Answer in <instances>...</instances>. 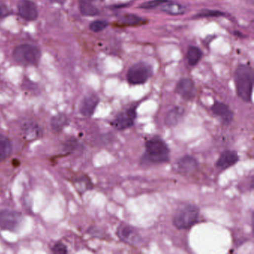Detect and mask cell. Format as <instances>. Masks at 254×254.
Masks as SVG:
<instances>
[{
    "mask_svg": "<svg viewBox=\"0 0 254 254\" xmlns=\"http://www.w3.org/2000/svg\"><path fill=\"white\" fill-rule=\"evenodd\" d=\"M99 103V98L97 95H87L81 101L79 108L80 113L85 117H90L95 113Z\"/></svg>",
    "mask_w": 254,
    "mask_h": 254,
    "instance_id": "4fadbf2b",
    "label": "cell"
},
{
    "mask_svg": "<svg viewBox=\"0 0 254 254\" xmlns=\"http://www.w3.org/2000/svg\"><path fill=\"white\" fill-rule=\"evenodd\" d=\"M151 75L152 70L150 66L145 63H139L128 70L127 80L132 85H139L146 82Z\"/></svg>",
    "mask_w": 254,
    "mask_h": 254,
    "instance_id": "5b68a950",
    "label": "cell"
},
{
    "mask_svg": "<svg viewBox=\"0 0 254 254\" xmlns=\"http://www.w3.org/2000/svg\"><path fill=\"white\" fill-rule=\"evenodd\" d=\"M65 149L70 150V151H75V149H78V147H79V143H78L77 140H68L66 143Z\"/></svg>",
    "mask_w": 254,
    "mask_h": 254,
    "instance_id": "83f0119b",
    "label": "cell"
},
{
    "mask_svg": "<svg viewBox=\"0 0 254 254\" xmlns=\"http://www.w3.org/2000/svg\"><path fill=\"white\" fill-rule=\"evenodd\" d=\"M184 108L183 107L175 106L172 108L164 118V124L167 127H174L179 124L185 115Z\"/></svg>",
    "mask_w": 254,
    "mask_h": 254,
    "instance_id": "9a60e30c",
    "label": "cell"
},
{
    "mask_svg": "<svg viewBox=\"0 0 254 254\" xmlns=\"http://www.w3.org/2000/svg\"><path fill=\"white\" fill-rule=\"evenodd\" d=\"M52 253L56 254H66L68 253L67 246L62 242H58L52 248Z\"/></svg>",
    "mask_w": 254,
    "mask_h": 254,
    "instance_id": "4316f807",
    "label": "cell"
},
{
    "mask_svg": "<svg viewBox=\"0 0 254 254\" xmlns=\"http://www.w3.org/2000/svg\"><path fill=\"white\" fill-rule=\"evenodd\" d=\"M18 13L20 17L28 21H34L38 17L37 6L31 0H21L19 2Z\"/></svg>",
    "mask_w": 254,
    "mask_h": 254,
    "instance_id": "30bf717a",
    "label": "cell"
},
{
    "mask_svg": "<svg viewBox=\"0 0 254 254\" xmlns=\"http://www.w3.org/2000/svg\"><path fill=\"white\" fill-rule=\"evenodd\" d=\"M91 1H103V0H91Z\"/></svg>",
    "mask_w": 254,
    "mask_h": 254,
    "instance_id": "4dcf8cb0",
    "label": "cell"
},
{
    "mask_svg": "<svg viewBox=\"0 0 254 254\" xmlns=\"http://www.w3.org/2000/svg\"><path fill=\"white\" fill-rule=\"evenodd\" d=\"M170 159V149L161 137H151L145 143V152L140 158L143 165L161 164Z\"/></svg>",
    "mask_w": 254,
    "mask_h": 254,
    "instance_id": "6da1fadb",
    "label": "cell"
},
{
    "mask_svg": "<svg viewBox=\"0 0 254 254\" xmlns=\"http://www.w3.org/2000/svg\"><path fill=\"white\" fill-rule=\"evenodd\" d=\"M235 83L238 96L244 102L252 101L254 73L251 67L241 65L235 73Z\"/></svg>",
    "mask_w": 254,
    "mask_h": 254,
    "instance_id": "7a4b0ae2",
    "label": "cell"
},
{
    "mask_svg": "<svg viewBox=\"0 0 254 254\" xmlns=\"http://www.w3.org/2000/svg\"><path fill=\"white\" fill-rule=\"evenodd\" d=\"M166 0H151L140 5V8L145 10H152L161 6Z\"/></svg>",
    "mask_w": 254,
    "mask_h": 254,
    "instance_id": "d4e9b609",
    "label": "cell"
},
{
    "mask_svg": "<svg viewBox=\"0 0 254 254\" xmlns=\"http://www.w3.org/2000/svg\"><path fill=\"white\" fill-rule=\"evenodd\" d=\"M23 216L15 210H4L0 211V228L3 230L15 232L23 223Z\"/></svg>",
    "mask_w": 254,
    "mask_h": 254,
    "instance_id": "8992f818",
    "label": "cell"
},
{
    "mask_svg": "<svg viewBox=\"0 0 254 254\" xmlns=\"http://www.w3.org/2000/svg\"><path fill=\"white\" fill-rule=\"evenodd\" d=\"M143 21V18L138 16L134 15V14H126L120 19L122 24L128 25V26H136V25L141 24Z\"/></svg>",
    "mask_w": 254,
    "mask_h": 254,
    "instance_id": "7402d4cb",
    "label": "cell"
},
{
    "mask_svg": "<svg viewBox=\"0 0 254 254\" xmlns=\"http://www.w3.org/2000/svg\"><path fill=\"white\" fill-rule=\"evenodd\" d=\"M199 213L198 207L194 204H187L176 212L172 222L178 230H187L198 222Z\"/></svg>",
    "mask_w": 254,
    "mask_h": 254,
    "instance_id": "3957f363",
    "label": "cell"
},
{
    "mask_svg": "<svg viewBox=\"0 0 254 254\" xmlns=\"http://www.w3.org/2000/svg\"><path fill=\"white\" fill-rule=\"evenodd\" d=\"M12 150V143L10 139L0 134V162L8 159L11 156Z\"/></svg>",
    "mask_w": 254,
    "mask_h": 254,
    "instance_id": "e0dca14e",
    "label": "cell"
},
{
    "mask_svg": "<svg viewBox=\"0 0 254 254\" xmlns=\"http://www.w3.org/2000/svg\"><path fill=\"white\" fill-rule=\"evenodd\" d=\"M137 116V107H131L117 114L110 125L118 131L128 129L134 126Z\"/></svg>",
    "mask_w": 254,
    "mask_h": 254,
    "instance_id": "52a82bcc",
    "label": "cell"
},
{
    "mask_svg": "<svg viewBox=\"0 0 254 254\" xmlns=\"http://www.w3.org/2000/svg\"><path fill=\"white\" fill-rule=\"evenodd\" d=\"M175 92L185 100H191L195 97L196 93L195 83L189 78L180 80L177 84Z\"/></svg>",
    "mask_w": 254,
    "mask_h": 254,
    "instance_id": "9c48e42d",
    "label": "cell"
},
{
    "mask_svg": "<svg viewBox=\"0 0 254 254\" xmlns=\"http://www.w3.org/2000/svg\"><path fill=\"white\" fill-rule=\"evenodd\" d=\"M52 2H55V3L58 4H63L65 2L66 0H51Z\"/></svg>",
    "mask_w": 254,
    "mask_h": 254,
    "instance_id": "f546056e",
    "label": "cell"
},
{
    "mask_svg": "<svg viewBox=\"0 0 254 254\" xmlns=\"http://www.w3.org/2000/svg\"><path fill=\"white\" fill-rule=\"evenodd\" d=\"M239 160V154L236 151L226 150L221 153L216 163V167L221 170H225L234 166Z\"/></svg>",
    "mask_w": 254,
    "mask_h": 254,
    "instance_id": "5bb4252c",
    "label": "cell"
},
{
    "mask_svg": "<svg viewBox=\"0 0 254 254\" xmlns=\"http://www.w3.org/2000/svg\"><path fill=\"white\" fill-rule=\"evenodd\" d=\"M224 14L221 11H216V10H203L201 12L198 13L195 18H203V17H217L224 16Z\"/></svg>",
    "mask_w": 254,
    "mask_h": 254,
    "instance_id": "cb8c5ba5",
    "label": "cell"
},
{
    "mask_svg": "<svg viewBox=\"0 0 254 254\" xmlns=\"http://www.w3.org/2000/svg\"><path fill=\"white\" fill-rule=\"evenodd\" d=\"M202 56V52L195 46H190L187 52L188 64L191 66H195L199 62Z\"/></svg>",
    "mask_w": 254,
    "mask_h": 254,
    "instance_id": "44dd1931",
    "label": "cell"
},
{
    "mask_svg": "<svg viewBox=\"0 0 254 254\" xmlns=\"http://www.w3.org/2000/svg\"><path fill=\"white\" fill-rule=\"evenodd\" d=\"M9 14L10 11L8 9V6L5 5V4L0 2V19L7 17Z\"/></svg>",
    "mask_w": 254,
    "mask_h": 254,
    "instance_id": "f1b7e54d",
    "label": "cell"
},
{
    "mask_svg": "<svg viewBox=\"0 0 254 254\" xmlns=\"http://www.w3.org/2000/svg\"><path fill=\"white\" fill-rule=\"evenodd\" d=\"M77 189L81 192H86L89 189H92L93 184L87 176L81 177L76 181Z\"/></svg>",
    "mask_w": 254,
    "mask_h": 254,
    "instance_id": "603a6c76",
    "label": "cell"
},
{
    "mask_svg": "<svg viewBox=\"0 0 254 254\" xmlns=\"http://www.w3.org/2000/svg\"><path fill=\"white\" fill-rule=\"evenodd\" d=\"M211 110L215 116L221 119L225 125L231 123L233 119V113L228 105L221 102H216L211 107Z\"/></svg>",
    "mask_w": 254,
    "mask_h": 254,
    "instance_id": "8fae6325",
    "label": "cell"
},
{
    "mask_svg": "<svg viewBox=\"0 0 254 254\" xmlns=\"http://www.w3.org/2000/svg\"><path fill=\"white\" fill-rule=\"evenodd\" d=\"M108 26V23L104 20H96L90 24V29L94 32H99L104 30Z\"/></svg>",
    "mask_w": 254,
    "mask_h": 254,
    "instance_id": "484cf974",
    "label": "cell"
},
{
    "mask_svg": "<svg viewBox=\"0 0 254 254\" xmlns=\"http://www.w3.org/2000/svg\"><path fill=\"white\" fill-rule=\"evenodd\" d=\"M23 137L26 140L33 141L37 140L42 136V130L37 123L33 122H26L22 126Z\"/></svg>",
    "mask_w": 254,
    "mask_h": 254,
    "instance_id": "2e32d148",
    "label": "cell"
},
{
    "mask_svg": "<svg viewBox=\"0 0 254 254\" xmlns=\"http://www.w3.org/2000/svg\"><path fill=\"white\" fill-rule=\"evenodd\" d=\"M40 56V50L30 44L20 45L13 52V58L15 61L23 65H37Z\"/></svg>",
    "mask_w": 254,
    "mask_h": 254,
    "instance_id": "277c9868",
    "label": "cell"
},
{
    "mask_svg": "<svg viewBox=\"0 0 254 254\" xmlns=\"http://www.w3.org/2000/svg\"><path fill=\"white\" fill-rule=\"evenodd\" d=\"M69 125V119L66 115L58 114L51 120V126L55 133H60Z\"/></svg>",
    "mask_w": 254,
    "mask_h": 254,
    "instance_id": "d6986e66",
    "label": "cell"
},
{
    "mask_svg": "<svg viewBox=\"0 0 254 254\" xmlns=\"http://www.w3.org/2000/svg\"><path fill=\"white\" fill-rule=\"evenodd\" d=\"M79 9L83 15L88 17H93L99 14L98 8L87 0H79Z\"/></svg>",
    "mask_w": 254,
    "mask_h": 254,
    "instance_id": "ffe728a7",
    "label": "cell"
},
{
    "mask_svg": "<svg viewBox=\"0 0 254 254\" xmlns=\"http://www.w3.org/2000/svg\"><path fill=\"white\" fill-rule=\"evenodd\" d=\"M116 234L122 242L133 246H137L142 242L141 236L139 232L129 224H120L118 227Z\"/></svg>",
    "mask_w": 254,
    "mask_h": 254,
    "instance_id": "ba28073f",
    "label": "cell"
},
{
    "mask_svg": "<svg viewBox=\"0 0 254 254\" xmlns=\"http://www.w3.org/2000/svg\"><path fill=\"white\" fill-rule=\"evenodd\" d=\"M161 11L166 14H171V15H181L186 12V9L183 5L181 4L177 3V2H172L166 0L163 5L160 6Z\"/></svg>",
    "mask_w": 254,
    "mask_h": 254,
    "instance_id": "ac0fdd59",
    "label": "cell"
},
{
    "mask_svg": "<svg viewBox=\"0 0 254 254\" xmlns=\"http://www.w3.org/2000/svg\"><path fill=\"white\" fill-rule=\"evenodd\" d=\"M199 166L196 158L191 155H185L181 157L177 161V171L183 175H189L193 173Z\"/></svg>",
    "mask_w": 254,
    "mask_h": 254,
    "instance_id": "7c38bea8",
    "label": "cell"
}]
</instances>
